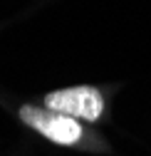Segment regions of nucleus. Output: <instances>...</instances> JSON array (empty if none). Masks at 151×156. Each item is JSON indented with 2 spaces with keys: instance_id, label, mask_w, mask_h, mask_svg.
<instances>
[{
  "instance_id": "nucleus-1",
  "label": "nucleus",
  "mask_w": 151,
  "mask_h": 156,
  "mask_svg": "<svg viewBox=\"0 0 151 156\" xmlns=\"http://www.w3.org/2000/svg\"><path fill=\"white\" fill-rule=\"evenodd\" d=\"M45 107L50 112H57L72 119H87L97 122L104 114V97L99 89L79 84V87H67L45 94Z\"/></svg>"
},
{
  "instance_id": "nucleus-2",
  "label": "nucleus",
  "mask_w": 151,
  "mask_h": 156,
  "mask_svg": "<svg viewBox=\"0 0 151 156\" xmlns=\"http://www.w3.org/2000/svg\"><path fill=\"white\" fill-rule=\"evenodd\" d=\"M20 119L37 129L42 136H47L50 141L54 144H77L82 139V126L77 119L72 116H65V114H57V112H50V109H37V107H23L20 109Z\"/></svg>"
}]
</instances>
